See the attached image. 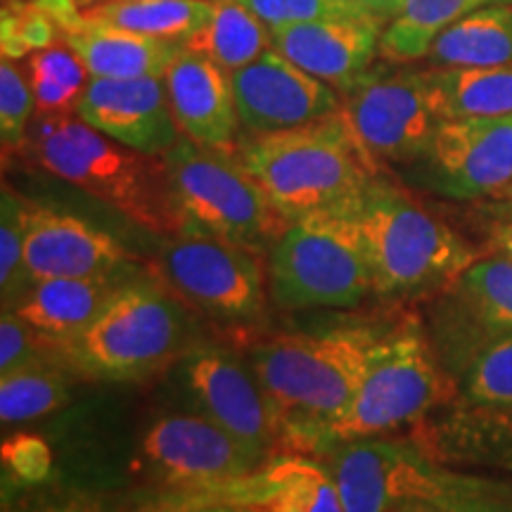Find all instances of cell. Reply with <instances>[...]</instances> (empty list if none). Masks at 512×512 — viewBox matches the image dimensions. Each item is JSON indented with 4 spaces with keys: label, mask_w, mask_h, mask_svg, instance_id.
<instances>
[{
    "label": "cell",
    "mask_w": 512,
    "mask_h": 512,
    "mask_svg": "<svg viewBox=\"0 0 512 512\" xmlns=\"http://www.w3.org/2000/svg\"><path fill=\"white\" fill-rule=\"evenodd\" d=\"M268 294L285 311L354 309L373 294V273L344 207L290 221L268 256Z\"/></svg>",
    "instance_id": "obj_8"
},
{
    "label": "cell",
    "mask_w": 512,
    "mask_h": 512,
    "mask_svg": "<svg viewBox=\"0 0 512 512\" xmlns=\"http://www.w3.org/2000/svg\"><path fill=\"white\" fill-rule=\"evenodd\" d=\"M181 235H202L245 252H271L290 221L235 155L181 140L164 155Z\"/></svg>",
    "instance_id": "obj_7"
},
{
    "label": "cell",
    "mask_w": 512,
    "mask_h": 512,
    "mask_svg": "<svg viewBox=\"0 0 512 512\" xmlns=\"http://www.w3.org/2000/svg\"><path fill=\"white\" fill-rule=\"evenodd\" d=\"M344 211L366 252L373 294L387 302L434 297L477 261L456 230L380 176Z\"/></svg>",
    "instance_id": "obj_2"
},
{
    "label": "cell",
    "mask_w": 512,
    "mask_h": 512,
    "mask_svg": "<svg viewBox=\"0 0 512 512\" xmlns=\"http://www.w3.org/2000/svg\"><path fill=\"white\" fill-rule=\"evenodd\" d=\"M211 12L214 0H105L83 10V19L185 46L209 22Z\"/></svg>",
    "instance_id": "obj_27"
},
{
    "label": "cell",
    "mask_w": 512,
    "mask_h": 512,
    "mask_svg": "<svg viewBox=\"0 0 512 512\" xmlns=\"http://www.w3.org/2000/svg\"><path fill=\"white\" fill-rule=\"evenodd\" d=\"M36 162L152 235H181L164 157L117 143L76 114H38Z\"/></svg>",
    "instance_id": "obj_3"
},
{
    "label": "cell",
    "mask_w": 512,
    "mask_h": 512,
    "mask_svg": "<svg viewBox=\"0 0 512 512\" xmlns=\"http://www.w3.org/2000/svg\"><path fill=\"white\" fill-rule=\"evenodd\" d=\"M29 81L34 88L36 112L46 114H74L91 74L79 60L72 46H53L36 50L29 55Z\"/></svg>",
    "instance_id": "obj_33"
},
{
    "label": "cell",
    "mask_w": 512,
    "mask_h": 512,
    "mask_svg": "<svg viewBox=\"0 0 512 512\" xmlns=\"http://www.w3.org/2000/svg\"><path fill=\"white\" fill-rule=\"evenodd\" d=\"M351 3L358 5L366 15L380 17L387 22V19H394L403 10V3L406 0H351Z\"/></svg>",
    "instance_id": "obj_42"
},
{
    "label": "cell",
    "mask_w": 512,
    "mask_h": 512,
    "mask_svg": "<svg viewBox=\"0 0 512 512\" xmlns=\"http://www.w3.org/2000/svg\"><path fill=\"white\" fill-rule=\"evenodd\" d=\"M36 112V98L24 69L10 57L0 60V140L3 152H17L29 143V121Z\"/></svg>",
    "instance_id": "obj_36"
},
{
    "label": "cell",
    "mask_w": 512,
    "mask_h": 512,
    "mask_svg": "<svg viewBox=\"0 0 512 512\" xmlns=\"http://www.w3.org/2000/svg\"><path fill=\"white\" fill-rule=\"evenodd\" d=\"M62 361L60 351L46 342L34 328H29L12 309H3L0 316V377L15 373L19 368L34 366L41 361ZM64 363V361H62Z\"/></svg>",
    "instance_id": "obj_39"
},
{
    "label": "cell",
    "mask_w": 512,
    "mask_h": 512,
    "mask_svg": "<svg viewBox=\"0 0 512 512\" xmlns=\"http://www.w3.org/2000/svg\"><path fill=\"white\" fill-rule=\"evenodd\" d=\"M3 57H19L53 46L57 24L36 0H5L3 3Z\"/></svg>",
    "instance_id": "obj_37"
},
{
    "label": "cell",
    "mask_w": 512,
    "mask_h": 512,
    "mask_svg": "<svg viewBox=\"0 0 512 512\" xmlns=\"http://www.w3.org/2000/svg\"><path fill=\"white\" fill-rule=\"evenodd\" d=\"M190 347L188 316L174 294L133 278L60 356L81 380L138 382L181 361Z\"/></svg>",
    "instance_id": "obj_5"
},
{
    "label": "cell",
    "mask_w": 512,
    "mask_h": 512,
    "mask_svg": "<svg viewBox=\"0 0 512 512\" xmlns=\"http://www.w3.org/2000/svg\"><path fill=\"white\" fill-rule=\"evenodd\" d=\"M441 119H491L512 114V64L437 67L422 72Z\"/></svg>",
    "instance_id": "obj_25"
},
{
    "label": "cell",
    "mask_w": 512,
    "mask_h": 512,
    "mask_svg": "<svg viewBox=\"0 0 512 512\" xmlns=\"http://www.w3.org/2000/svg\"><path fill=\"white\" fill-rule=\"evenodd\" d=\"M74 114L95 131L152 157H164L183 136L171 112L164 76H91Z\"/></svg>",
    "instance_id": "obj_18"
},
{
    "label": "cell",
    "mask_w": 512,
    "mask_h": 512,
    "mask_svg": "<svg viewBox=\"0 0 512 512\" xmlns=\"http://www.w3.org/2000/svg\"><path fill=\"white\" fill-rule=\"evenodd\" d=\"M342 114L370 162L415 164L430 150L441 119L422 72L375 69L342 91Z\"/></svg>",
    "instance_id": "obj_10"
},
{
    "label": "cell",
    "mask_w": 512,
    "mask_h": 512,
    "mask_svg": "<svg viewBox=\"0 0 512 512\" xmlns=\"http://www.w3.org/2000/svg\"><path fill=\"white\" fill-rule=\"evenodd\" d=\"M190 505H233L254 512H347L330 470L309 453L280 451L252 475L202 491H176Z\"/></svg>",
    "instance_id": "obj_17"
},
{
    "label": "cell",
    "mask_w": 512,
    "mask_h": 512,
    "mask_svg": "<svg viewBox=\"0 0 512 512\" xmlns=\"http://www.w3.org/2000/svg\"><path fill=\"white\" fill-rule=\"evenodd\" d=\"M3 486L31 489L53 479V451L38 434L19 432L3 441Z\"/></svg>",
    "instance_id": "obj_38"
},
{
    "label": "cell",
    "mask_w": 512,
    "mask_h": 512,
    "mask_svg": "<svg viewBox=\"0 0 512 512\" xmlns=\"http://www.w3.org/2000/svg\"><path fill=\"white\" fill-rule=\"evenodd\" d=\"M133 512H254V510L233 508V505H190V503H176V501H169V498L155 494V491H145L143 503H140Z\"/></svg>",
    "instance_id": "obj_41"
},
{
    "label": "cell",
    "mask_w": 512,
    "mask_h": 512,
    "mask_svg": "<svg viewBox=\"0 0 512 512\" xmlns=\"http://www.w3.org/2000/svg\"><path fill=\"white\" fill-rule=\"evenodd\" d=\"M76 5H79L81 10H88V8H95V5H100V3H105V0H74Z\"/></svg>",
    "instance_id": "obj_45"
},
{
    "label": "cell",
    "mask_w": 512,
    "mask_h": 512,
    "mask_svg": "<svg viewBox=\"0 0 512 512\" xmlns=\"http://www.w3.org/2000/svg\"><path fill=\"white\" fill-rule=\"evenodd\" d=\"M394 512H441V510L434 508V505L427 501H408L403 503L401 508H396Z\"/></svg>",
    "instance_id": "obj_44"
},
{
    "label": "cell",
    "mask_w": 512,
    "mask_h": 512,
    "mask_svg": "<svg viewBox=\"0 0 512 512\" xmlns=\"http://www.w3.org/2000/svg\"><path fill=\"white\" fill-rule=\"evenodd\" d=\"M230 81L240 124L254 136L287 131L342 112L337 88L304 72L275 48L230 74Z\"/></svg>",
    "instance_id": "obj_16"
},
{
    "label": "cell",
    "mask_w": 512,
    "mask_h": 512,
    "mask_svg": "<svg viewBox=\"0 0 512 512\" xmlns=\"http://www.w3.org/2000/svg\"><path fill=\"white\" fill-rule=\"evenodd\" d=\"M238 159L287 221L344 207L380 174L342 112L252 136L240 143Z\"/></svg>",
    "instance_id": "obj_4"
},
{
    "label": "cell",
    "mask_w": 512,
    "mask_h": 512,
    "mask_svg": "<svg viewBox=\"0 0 512 512\" xmlns=\"http://www.w3.org/2000/svg\"><path fill=\"white\" fill-rule=\"evenodd\" d=\"M491 3L512 0H406L403 10L384 29L380 55L394 62L425 57L441 31Z\"/></svg>",
    "instance_id": "obj_29"
},
{
    "label": "cell",
    "mask_w": 512,
    "mask_h": 512,
    "mask_svg": "<svg viewBox=\"0 0 512 512\" xmlns=\"http://www.w3.org/2000/svg\"><path fill=\"white\" fill-rule=\"evenodd\" d=\"M235 3L252 10L268 27H280V24L306 22V19L320 17L366 15L351 0H235Z\"/></svg>",
    "instance_id": "obj_40"
},
{
    "label": "cell",
    "mask_w": 512,
    "mask_h": 512,
    "mask_svg": "<svg viewBox=\"0 0 512 512\" xmlns=\"http://www.w3.org/2000/svg\"><path fill=\"white\" fill-rule=\"evenodd\" d=\"M505 195H510V197H512V188H508V190H505Z\"/></svg>",
    "instance_id": "obj_46"
},
{
    "label": "cell",
    "mask_w": 512,
    "mask_h": 512,
    "mask_svg": "<svg viewBox=\"0 0 512 512\" xmlns=\"http://www.w3.org/2000/svg\"><path fill=\"white\" fill-rule=\"evenodd\" d=\"M458 382L434 349L427 325L415 313L387 323L347 415L330 439L382 437L425 422L456 401Z\"/></svg>",
    "instance_id": "obj_6"
},
{
    "label": "cell",
    "mask_w": 512,
    "mask_h": 512,
    "mask_svg": "<svg viewBox=\"0 0 512 512\" xmlns=\"http://www.w3.org/2000/svg\"><path fill=\"white\" fill-rule=\"evenodd\" d=\"M432 67H498L512 64V8L486 5L434 38L427 50Z\"/></svg>",
    "instance_id": "obj_26"
},
{
    "label": "cell",
    "mask_w": 512,
    "mask_h": 512,
    "mask_svg": "<svg viewBox=\"0 0 512 512\" xmlns=\"http://www.w3.org/2000/svg\"><path fill=\"white\" fill-rule=\"evenodd\" d=\"M387 325L349 323L290 332L249 347L247 363L266 396L280 451L313 453L349 411Z\"/></svg>",
    "instance_id": "obj_1"
},
{
    "label": "cell",
    "mask_w": 512,
    "mask_h": 512,
    "mask_svg": "<svg viewBox=\"0 0 512 512\" xmlns=\"http://www.w3.org/2000/svg\"><path fill=\"white\" fill-rule=\"evenodd\" d=\"M330 470L347 512H394L420 501L427 458L413 441L330 439L313 453Z\"/></svg>",
    "instance_id": "obj_15"
},
{
    "label": "cell",
    "mask_w": 512,
    "mask_h": 512,
    "mask_svg": "<svg viewBox=\"0 0 512 512\" xmlns=\"http://www.w3.org/2000/svg\"><path fill=\"white\" fill-rule=\"evenodd\" d=\"M384 19L373 15L320 17L271 27L273 48L339 93L361 79L380 53Z\"/></svg>",
    "instance_id": "obj_20"
},
{
    "label": "cell",
    "mask_w": 512,
    "mask_h": 512,
    "mask_svg": "<svg viewBox=\"0 0 512 512\" xmlns=\"http://www.w3.org/2000/svg\"><path fill=\"white\" fill-rule=\"evenodd\" d=\"M79 60L95 79H140L164 76L171 62L181 55L183 43L159 41L110 24H83L64 36Z\"/></svg>",
    "instance_id": "obj_24"
},
{
    "label": "cell",
    "mask_w": 512,
    "mask_h": 512,
    "mask_svg": "<svg viewBox=\"0 0 512 512\" xmlns=\"http://www.w3.org/2000/svg\"><path fill=\"white\" fill-rule=\"evenodd\" d=\"M143 498V489L117 491L55 479L31 489L3 486V508L10 512H133Z\"/></svg>",
    "instance_id": "obj_31"
},
{
    "label": "cell",
    "mask_w": 512,
    "mask_h": 512,
    "mask_svg": "<svg viewBox=\"0 0 512 512\" xmlns=\"http://www.w3.org/2000/svg\"><path fill=\"white\" fill-rule=\"evenodd\" d=\"M415 181L448 200H479L512 188V114L441 121Z\"/></svg>",
    "instance_id": "obj_14"
},
{
    "label": "cell",
    "mask_w": 512,
    "mask_h": 512,
    "mask_svg": "<svg viewBox=\"0 0 512 512\" xmlns=\"http://www.w3.org/2000/svg\"><path fill=\"white\" fill-rule=\"evenodd\" d=\"M76 380H81L62 361H41L0 377V422L19 425L55 413L72 399Z\"/></svg>",
    "instance_id": "obj_30"
},
{
    "label": "cell",
    "mask_w": 512,
    "mask_h": 512,
    "mask_svg": "<svg viewBox=\"0 0 512 512\" xmlns=\"http://www.w3.org/2000/svg\"><path fill=\"white\" fill-rule=\"evenodd\" d=\"M427 332L458 382L479 349L512 332V261L489 256L467 266L437 294Z\"/></svg>",
    "instance_id": "obj_12"
},
{
    "label": "cell",
    "mask_w": 512,
    "mask_h": 512,
    "mask_svg": "<svg viewBox=\"0 0 512 512\" xmlns=\"http://www.w3.org/2000/svg\"><path fill=\"white\" fill-rule=\"evenodd\" d=\"M491 247L496 249L498 256H505V259L512 261V221L496 226L494 235H491Z\"/></svg>",
    "instance_id": "obj_43"
},
{
    "label": "cell",
    "mask_w": 512,
    "mask_h": 512,
    "mask_svg": "<svg viewBox=\"0 0 512 512\" xmlns=\"http://www.w3.org/2000/svg\"><path fill=\"white\" fill-rule=\"evenodd\" d=\"M460 401L489 408H512V332L472 356L458 377Z\"/></svg>",
    "instance_id": "obj_35"
},
{
    "label": "cell",
    "mask_w": 512,
    "mask_h": 512,
    "mask_svg": "<svg viewBox=\"0 0 512 512\" xmlns=\"http://www.w3.org/2000/svg\"><path fill=\"white\" fill-rule=\"evenodd\" d=\"M420 501L441 512H512V477L479 475L432 460Z\"/></svg>",
    "instance_id": "obj_32"
},
{
    "label": "cell",
    "mask_w": 512,
    "mask_h": 512,
    "mask_svg": "<svg viewBox=\"0 0 512 512\" xmlns=\"http://www.w3.org/2000/svg\"><path fill=\"white\" fill-rule=\"evenodd\" d=\"M0 512H10V510H8V508H3V510H0Z\"/></svg>",
    "instance_id": "obj_47"
},
{
    "label": "cell",
    "mask_w": 512,
    "mask_h": 512,
    "mask_svg": "<svg viewBox=\"0 0 512 512\" xmlns=\"http://www.w3.org/2000/svg\"><path fill=\"white\" fill-rule=\"evenodd\" d=\"M162 273L178 297L221 323H254L266 313L268 275L240 247L176 235L162 247Z\"/></svg>",
    "instance_id": "obj_11"
},
{
    "label": "cell",
    "mask_w": 512,
    "mask_h": 512,
    "mask_svg": "<svg viewBox=\"0 0 512 512\" xmlns=\"http://www.w3.org/2000/svg\"><path fill=\"white\" fill-rule=\"evenodd\" d=\"M185 48L209 57L233 74L273 48V38L271 27L266 29V22L245 5L235 0H214L209 22L185 43Z\"/></svg>",
    "instance_id": "obj_28"
},
{
    "label": "cell",
    "mask_w": 512,
    "mask_h": 512,
    "mask_svg": "<svg viewBox=\"0 0 512 512\" xmlns=\"http://www.w3.org/2000/svg\"><path fill=\"white\" fill-rule=\"evenodd\" d=\"M415 427L411 441L434 463L512 475V408L456 399Z\"/></svg>",
    "instance_id": "obj_21"
},
{
    "label": "cell",
    "mask_w": 512,
    "mask_h": 512,
    "mask_svg": "<svg viewBox=\"0 0 512 512\" xmlns=\"http://www.w3.org/2000/svg\"><path fill=\"white\" fill-rule=\"evenodd\" d=\"M128 280H133V275L36 280L12 311L62 354V349L100 316Z\"/></svg>",
    "instance_id": "obj_23"
},
{
    "label": "cell",
    "mask_w": 512,
    "mask_h": 512,
    "mask_svg": "<svg viewBox=\"0 0 512 512\" xmlns=\"http://www.w3.org/2000/svg\"><path fill=\"white\" fill-rule=\"evenodd\" d=\"M178 387L195 413L240 439L275 456L280 437L259 382L238 354L219 344H192L178 361Z\"/></svg>",
    "instance_id": "obj_13"
},
{
    "label": "cell",
    "mask_w": 512,
    "mask_h": 512,
    "mask_svg": "<svg viewBox=\"0 0 512 512\" xmlns=\"http://www.w3.org/2000/svg\"><path fill=\"white\" fill-rule=\"evenodd\" d=\"M136 264V256L91 221L29 202L27 268L34 283L86 275H136Z\"/></svg>",
    "instance_id": "obj_19"
},
{
    "label": "cell",
    "mask_w": 512,
    "mask_h": 512,
    "mask_svg": "<svg viewBox=\"0 0 512 512\" xmlns=\"http://www.w3.org/2000/svg\"><path fill=\"white\" fill-rule=\"evenodd\" d=\"M27 207L29 202L3 185L0 197V299L3 309H15L34 285L27 268Z\"/></svg>",
    "instance_id": "obj_34"
},
{
    "label": "cell",
    "mask_w": 512,
    "mask_h": 512,
    "mask_svg": "<svg viewBox=\"0 0 512 512\" xmlns=\"http://www.w3.org/2000/svg\"><path fill=\"white\" fill-rule=\"evenodd\" d=\"M171 112L185 138L238 157V107L230 72L195 50L183 48L164 74Z\"/></svg>",
    "instance_id": "obj_22"
},
{
    "label": "cell",
    "mask_w": 512,
    "mask_h": 512,
    "mask_svg": "<svg viewBox=\"0 0 512 512\" xmlns=\"http://www.w3.org/2000/svg\"><path fill=\"white\" fill-rule=\"evenodd\" d=\"M268 458L192 411L152 420L133 467L145 491H202L252 475Z\"/></svg>",
    "instance_id": "obj_9"
}]
</instances>
